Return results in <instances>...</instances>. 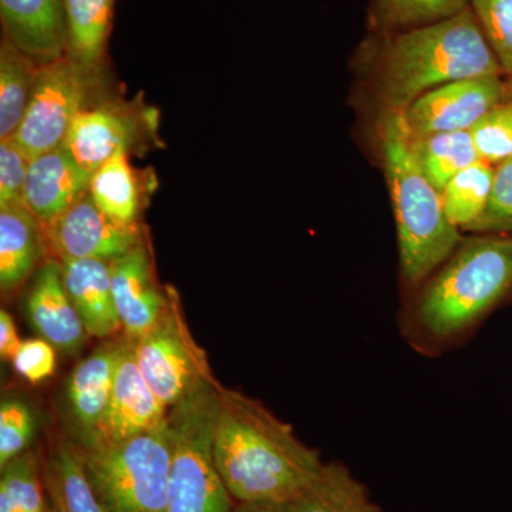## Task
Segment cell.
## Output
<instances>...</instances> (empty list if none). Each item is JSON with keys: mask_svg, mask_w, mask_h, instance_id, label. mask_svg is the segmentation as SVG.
<instances>
[{"mask_svg": "<svg viewBox=\"0 0 512 512\" xmlns=\"http://www.w3.org/2000/svg\"><path fill=\"white\" fill-rule=\"evenodd\" d=\"M352 70L377 116L403 114L446 83L504 76L471 9L421 28L367 33L353 55Z\"/></svg>", "mask_w": 512, "mask_h": 512, "instance_id": "cell-1", "label": "cell"}, {"mask_svg": "<svg viewBox=\"0 0 512 512\" xmlns=\"http://www.w3.org/2000/svg\"><path fill=\"white\" fill-rule=\"evenodd\" d=\"M511 301L512 235L473 234L406 295L400 329L416 352L441 355Z\"/></svg>", "mask_w": 512, "mask_h": 512, "instance_id": "cell-2", "label": "cell"}, {"mask_svg": "<svg viewBox=\"0 0 512 512\" xmlns=\"http://www.w3.org/2000/svg\"><path fill=\"white\" fill-rule=\"evenodd\" d=\"M214 461L238 503H288L315 480L323 464L292 426L258 400L220 387Z\"/></svg>", "mask_w": 512, "mask_h": 512, "instance_id": "cell-3", "label": "cell"}, {"mask_svg": "<svg viewBox=\"0 0 512 512\" xmlns=\"http://www.w3.org/2000/svg\"><path fill=\"white\" fill-rule=\"evenodd\" d=\"M376 124L377 146L396 222L400 279L409 295L446 261L464 237L448 220L440 192L413 156L403 114H380Z\"/></svg>", "mask_w": 512, "mask_h": 512, "instance_id": "cell-4", "label": "cell"}, {"mask_svg": "<svg viewBox=\"0 0 512 512\" xmlns=\"http://www.w3.org/2000/svg\"><path fill=\"white\" fill-rule=\"evenodd\" d=\"M73 446L107 512H167L173 458L168 416L131 439Z\"/></svg>", "mask_w": 512, "mask_h": 512, "instance_id": "cell-5", "label": "cell"}, {"mask_svg": "<svg viewBox=\"0 0 512 512\" xmlns=\"http://www.w3.org/2000/svg\"><path fill=\"white\" fill-rule=\"evenodd\" d=\"M220 387L217 380L205 383L168 410L173 458L167 512H234L214 461Z\"/></svg>", "mask_w": 512, "mask_h": 512, "instance_id": "cell-6", "label": "cell"}, {"mask_svg": "<svg viewBox=\"0 0 512 512\" xmlns=\"http://www.w3.org/2000/svg\"><path fill=\"white\" fill-rule=\"evenodd\" d=\"M167 289L164 315L146 335L131 342L141 373L170 410L215 379L207 355L188 328L177 291Z\"/></svg>", "mask_w": 512, "mask_h": 512, "instance_id": "cell-7", "label": "cell"}, {"mask_svg": "<svg viewBox=\"0 0 512 512\" xmlns=\"http://www.w3.org/2000/svg\"><path fill=\"white\" fill-rule=\"evenodd\" d=\"M86 76L69 56L39 66L35 92L13 137L30 160L63 146L84 107Z\"/></svg>", "mask_w": 512, "mask_h": 512, "instance_id": "cell-8", "label": "cell"}, {"mask_svg": "<svg viewBox=\"0 0 512 512\" xmlns=\"http://www.w3.org/2000/svg\"><path fill=\"white\" fill-rule=\"evenodd\" d=\"M505 99L504 76L456 80L419 97L404 111L403 120L412 136L470 131L487 111Z\"/></svg>", "mask_w": 512, "mask_h": 512, "instance_id": "cell-9", "label": "cell"}, {"mask_svg": "<svg viewBox=\"0 0 512 512\" xmlns=\"http://www.w3.org/2000/svg\"><path fill=\"white\" fill-rule=\"evenodd\" d=\"M45 247L57 261L104 259L113 261L143 241L137 225H121L97 207L90 194L55 220L42 224Z\"/></svg>", "mask_w": 512, "mask_h": 512, "instance_id": "cell-10", "label": "cell"}, {"mask_svg": "<svg viewBox=\"0 0 512 512\" xmlns=\"http://www.w3.org/2000/svg\"><path fill=\"white\" fill-rule=\"evenodd\" d=\"M167 416V407L158 399L138 367L133 342L126 338L121 342L107 412L96 430L76 444L97 446L131 439L160 426Z\"/></svg>", "mask_w": 512, "mask_h": 512, "instance_id": "cell-11", "label": "cell"}, {"mask_svg": "<svg viewBox=\"0 0 512 512\" xmlns=\"http://www.w3.org/2000/svg\"><path fill=\"white\" fill-rule=\"evenodd\" d=\"M111 286L126 338L136 340L164 315L168 289L160 291L144 242L111 261Z\"/></svg>", "mask_w": 512, "mask_h": 512, "instance_id": "cell-12", "label": "cell"}, {"mask_svg": "<svg viewBox=\"0 0 512 512\" xmlns=\"http://www.w3.org/2000/svg\"><path fill=\"white\" fill-rule=\"evenodd\" d=\"M141 137L140 123L127 107L104 103L83 107L74 119L63 147L89 174L96 173L114 154L130 150Z\"/></svg>", "mask_w": 512, "mask_h": 512, "instance_id": "cell-13", "label": "cell"}, {"mask_svg": "<svg viewBox=\"0 0 512 512\" xmlns=\"http://www.w3.org/2000/svg\"><path fill=\"white\" fill-rule=\"evenodd\" d=\"M3 37L37 64L67 56L63 0H0Z\"/></svg>", "mask_w": 512, "mask_h": 512, "instance_id": "cell-14", "label": "cell"}, {"mask_svg": "<svg viewBox=\"0 0 512 512\" xmlns=\"http://www.w3.org/2000/svg\"><path fill=\"white\" fill-rule=\"evenodd\" d=\"M26 312L40 338L62 352H77L89 335L67 293L62 264L55 258L46 259L37 271L26 301Z\"/></svg>", "mask_w": 512, "mask_h": 512, "instance_id": "cell-15", "label": "cell"}, {"mask_svg": "<svg viewBox=\"0 0 512 512\" xmlns=\"http://www.w3.org/2000/svg\"><path fill=\"white\" fill-rule=\"evenodd\" d=\"M92 177L66 147L56 148L30 161L23 204L47 224L89 194Z\"/></svg>", "mask_w": 512, "mask_h": 512, "instance_id": "cell-16", "label": "cell"}, {"mask_svg": "<svg viewBox=\"0 0 512 512\" xmlns=\"http://www.w3.org/2000/svg\"><path fill=\"white\" fill-rule=\"evenodd\" d=\"M60 264L67 293L87 333L104 339L123 330L113 298L111 261L69 259Z\"/></svg>", "mask_w": 512, "mask_h": 512, "instance_id": "cell-17", "label": "cell"}, {"mask_svg": "<svg viewBox=\"0 0 512 512\" xmlns=\"http://www.w3.org/2000/svg\"><path fill=\"white\" fill-rule=\"evenodd\" d=\"M121 342L94 350L73 370L67 383V402L80 431L79 440L92 434L109 407Z\"/></svg>", "mask_w": 512, "mask_h": 512, "instance_id": "cell-18", "label": "cell"}, {"mask_svg": "<svg viewBox=\"0 0 512 512\" xmlns=\"http://www.w3.org/2000/svg\"><path fill=\"white\" fill-rule=\"evenodd\" d=\"M45 248L42 222L25 204L0 210V288L12 292L35 271Z\"/></svg>", "mask_w": 512, "mask_h": 512, "instance_id": "cell-19", "label": "cell"}, {"mask_svg": "<svg viewBox=\"0 0 512 512\" xmlns=\"http://www.w3.org/2000/svg\"><path fill=\"white\" fill-rule=\"evenodd\" d=\"M288 512H383L365 484L342 463L323 464L311 481L286 503Z\"/></svg>", "mask_w": 512, "mask_h": 512, "instance_id": "cell-20", "label": "cell"}, {"mask_svg": "<svg viewBox=\"0 0 512 512\" xmlns=\"http://www.w3.org/2000/svg\"><path fill=\"white\" fill-rule=\"evenodd\" d=\"M116 0H63L67 56L87 73L99 67L106 53Z\"/></svg>", "mask_w": 512, "mask_h": 512, "instance_id": "cell-21", "label": "cell"}, {"mask_svg": "<svg viewBox=\"0 0 512 512\" xmlns=\"http://www.w3.org/2000/svg\"><path fill=\"white\" fill-rule=\"evenodd\" d=\"M50 512H107L94 491L76 448L60 443L43 471Z\"/></svg>", "mask_w": 512, "mask_h": 512, "instance_id": "cell-22", "label": "cell"}, {"mask_svg": "<svg viewBox=\"0 0 512 512\" xmlns=\"http://www.w3.org/2000/svg\"><path fill=\"white\" fill-rule=\"evenodd\" d=\"M409 141L420 170L439 192L458 173L480 160L470 131H451L429 136H412L409 133Z\"/></svg>", "mask_w": 512, "mask_h": 512, "instance_id": "cell-23", "label": "cell"}, {"mask_svg": "<svg viewBox=\"0 0 512 512\" xmlns=\"http://www.w3.org/2000/svg\"><path fill=\"white\" fill-rule=\"evenodd\" d=\"M39 66L3 37L0 45V140L13 138L35 92Z\"/></svg>", "mask_w": 512, "mask_h": 512, "instance_id": "cell-24", "label": "cell"}, {"mask_svg": "<svg viewBox=\"0 0 512 512\" xmlns=\"http://www.w3.org/2000/svg\"><path fill=\"white\" fill-rule=\"evenodd\" d=\"M89 194L111 220L127 227L136 225L141 195L127 150L114 154L93 174Z\"/></svg>", "mask_w": 512, "mask_h": 512, "instance_id": "cell-25", "label": "cell"}, {"mask_svg": "<svg viewBox=\"0 0 512 512\" xmlns=\"http://www.w3.org/2000/svg\"><path fill=\"white\" fill-rule=\"evenodd\" d=\"M470 9V0H370L367 32L389 33L421 28Z\"/></svg>", "mask_w": 512, "mask_h": 512, "instance_id": "cell-26", "label": "cell"}, {"mask_svg": "<svg viewBox=\"0 0 512 512\" xmlns=\"http://www.w3.org/2000/svg\"><path fill=\"white\" fill-rule=\"evenodd\" d=\"M494 173L493 165L478 160L441 190L444 212L451 224L461 231H470L487 210L493 192Z\"/></svg>", "mask_w": 512, "mask_h": 512, "instance_id": "cell-27", "label": "cell"}, {"mask_svg": "<svg viewBox=\"0 0 512 512\" xmlns=\"http://www.w3.org/2000/svg\"><path fill=\"white\" fill-rule=\"evenodd\" d=\"M0 470V512H50L40 481L39 458L33 451L13 458Z\"/></svg>", "mask_w": 512, "mask_h": 512, "instance_id": "cell-28", "label": "cell"}, {"mask_svg": "<svg viewBox=\"0 0 512 512\" xmlns=\"http://www.w3.org/2000/svg\"><path fill=\"white\" fill-rule=\"evenodd\" d=\"M478 158L498 167L512 158V100L505 99L487 111L470 128Z\"/></svg>", "mask_w": 512, "mask_h": 512, "instance_id": "cell-29", "label": "cell"}, {"mask_svg": "<svg viewBox=\"0 0 512 512\" xmlns=\"http://www.w3.org/2000/svg\"><path fill=\"white\" fill-rule=\"evenodd\" d=\"M504 76L512 77V0H470Z\"/></svg>", "mask_w": 512, "mask_h": 512, "instance_id": "cell-30", "label": "cell"}, {"mask_svg": "<svg viewBox=\"0 0 512 512\" xmlns=\"http://www.w3.org/2000/svg\"><path fill=\"white\" fill-rule=\"evenodd\" d=\"M36 420L32 409L19 397H8L0 404V468L13 458L26 453L33 436Z\"/></svg>", "mask_w": 512, "mask_h": 512, "instance_id": "cell-31", "label": "cell"}, {"mask_svg": "<svg viewBox=\"0 0 512 512\" xmlns=\"http://www.w3.org/2000/svg\"><path fill=\"white\" fill-rule=\"evenodd\" d=\"M468 232L512 235V158L495 167L487 210Z\"/></svg>", "mask_w": 512, "mask_h": 512, "instance_id": "cell-32", "label": "cell"}, {"mask_svg": "<svg viewBox=\"0 0 512 512\" xmlns=\"http://www.w3.org/2000/svg\"><path fill=\"white\" fill-rule=\"evenodd\" d=\"M30 161L15 138L0 140V210L23 204Z\"/></svg>", "mask_w": 512, "mask_h": 512, "instance_id": "cell-33", "label": "cell"}, {"mask_svg": "<svg viewBox=\"0 0 512 512\" xmlns=\"http://www.w3.org/2000/svg\"><path fill=\"white\" fill-rule=\"evenodd\" d=\"M13 367L23 379L37 384L55 375L56 348L45 339L23 340L12 360Z\"/></svg>", "mask_w": 512, "mask_h": 512, "instance_id": "cell-34", "label": "cell"}, {"mask_svg": "<svg viewBox=\"0 0 512 512\" xmlns=\"http://www.w3.org/2000/svg\"><path fill=\"white\" fill-rule=\"evenodd\" d=\"M22 345L15 322L8 311H0V356L3 360H13Z\"/></svg>", "mask_w": 512, "mask_h": 512, "instance_id": "cell-35", "label": "cell"}, {"mask_svg": "<svg viewBox=\"0 0 512 512\" xmlns=\"http://www.w3.org/2000/svg\"><path fill=\"white\" fill-rule=\"evenodd\" d=\"M234 512H288L286 504L272 503V501H251V503H238Z\"/></svg>", "mask_w": 512, "mask_h": 512, "instance_id": "cell-36", "label": "cell"}, {"mask_svg": "<svg viewBox=\"0 0 512 512\" xmlns=\"http://www.w3.org/2000/svg\"><path fill=\"white\" fill-rule=\"evenodd\" d=\"M505 80H507V99L512 100V77H505Z\"/></svg>", "mask_w": 512, "mask_h": 512, "instance_id": "cell-37", "label": "cell"}]
</instances>
